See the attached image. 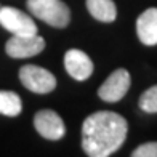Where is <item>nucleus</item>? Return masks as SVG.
I'll list each match as a JSON object with an SVG mask.
<instances>
[{
  "mask_svg": "<svg viewBox=\"0 0 157 157\" xmlns=\"http://www.w3.org/2000/svg\"><path fill=\"white\" fill-rule=\"evenodd\" d=\"M128 124L117 112L98 111L83 120L82 149L90 157H108L120 149L127 138Z\"/></svg>",
  "mask_w": 157,
  "mask_h": 157,
  "instance_id": "nucleus-1",
  "label": "nucleus"
},
{
  "mask_svg": "<svg viewBox=\"0 0 157 157\" xmlns=\"http://www.w3.org/2000/svg\"><path fill=\"white\" fill-rule=\"evenodd\" d=\"M27 10L40 21L63 29L71 21V10L63 0H27Z\"/></svg>",
  "mask_w": 157,
  "mask_h": 157,
  "instance_id": "nucleus-2",
  "label": "nucleus"
},
{
  "mask_svg": "<svg viewBox=\"0 0 157 157\" xmlns=\"http://www.w3.org/2000/svg\"><path fill=\"white\" fill-rule=\"evenodd\" d=\"M19 80L27 90L39 95L50 93L56 88L55 75L50 71L34 64H26L19 69Z\"/></svg>",
  "mask_w": 157,
  "mask_h": 157,
  "instance_id": "nucleus-3",
  "label": "nucleus"
},
{
  "mask_svg": "<svg viewBox=\"0 0 157 157\" xmlns=\"http://www.w3.org/2000/svg\"><path fill=\"white\" fill-rule=\"evenodd\" d=\"M0 26L13 35L37 34V24L34 23V19L13 6H0Z\"/></svg>",
  "mask_w": 157,
  "mask_h": 157,
  "instance_id": "nucleus-4",
  "label": "nucleus"
},
{
  "mask_svg": "<svg viewBox=\"0 0 157 157\" xmlns=\"http://www.w3.org/2000/svg\"><path fill=\"white\" fill-rule=\"evenodd\" d=\"M130 83L132 77L128 74V71L124 67L116 69L98 88V96L106 103H117L127 95Z\"/></svg>",
  "mask_w": 157,
  "mask_h": 157,
  "instance_id": "nucleus-5",
  "label": "nucleus"
},
{
  "mask_svg": "<svg viewBox=\"0 0 157 157\" xmlns=\"http://www.w3.org/2000/svg\"><path fill=\"white\" fill-rule=\"evenodd\" d=\"M45 40L40 35H13V37L5 44V52L10 58L23 59V58H32L44 52Z\"/></svg>",
  "mask_w": 157,
  "mask_h": 157,
  "instance_id": "nucleus-6",
  "label": "nucleus"
},
{
  "mask_svg": "<svg viewBox=\"0 0 157 157\" xmlns=\"http://www.w3.org/2000/svg\"><path fill=\"white\" fill-rule=\"evenodd\" d=\"M34 127L45 140L58 141L66 135V125L63 119L52 109H42L34 116Z\"/></svg>",
  "mask_w": 157,
  "mask_h": 157,
  "instance_id": "nucleus-7",
  "label": "nucleus"
},
{
  "mask_svg": "<svg viewBox=\"0 0 157 157\" xmlns=\"http://www.w3.org/2000/svg\"><path fill=\"white\" fill-rule=\"evenodd\" d=\"M64 67H66L67 74L78 82L87 80L93 72V63H91L90 56L77 48L66 52V55H64Z\"/></svg>",
  "mask_w": 157,
  "mask_h": 157,
  "instance_id": "nucleus-8",
  "label": "nucleus"
},
{
  "mask_svg": "<svg viewBox=\"0 0 157 157\" xmlns=\"http://www.w3.org/2000/svg\"><path fill=\"white\" fill-rule=\"evenodd\" d=\"M136 34L143 45H157V8H147L136 19Z\"/></svg>",
  "mask_w": 157,
  "mask_h": 157,
  "instance_id": "nucleus-9",
  "label": "nucleus"
},
{
  "mask_svg": "<svg viewBox=\"0 0 157 157\" xmlns=\"http://www.w3.org/2000/svg\"><path fill=\"white\" fill-rule=\"evenodd\" d=\"M87 10L99 23H112L117 18V6L112 0H87Z\"/></svg>",
  "mask_w": 157,
  "mask_h": 157,
  "instance_id": "nucleus-10",
  "label": "nucleus"
},
{
  "mask_svg": "<svg viewBox=\"0 0 157 157\" xmlns=\"http://www.w3.org/2000/svg\"><path fill=\"white\" fill-rule=\"evenodd\" d=\"M23 111L21 98L15 91H5L0 90V114L8 117H16Z\"/></svg>",
  "mask_w": 157,
  "mask_h": 157,
  "instance_id": "nucleus-11",
  "label": "nucleus"
},
{
  "mask_svg": "<svg viewBox=\"0 0 157 157\" xmlns=\"http://www.w3.org/2000/svg\"><path fill=\"white\" fill-rule=\"evenodd\" d=\"M138 106L141 111L147 114H157V85H152L144 93H141L138 99Z\"/></svg>",
  "mask_w": 157,
  "mask_h": 157,
  "instance_id": "nucleus-12",
  "label": "nucleus"
},
{
  "mask_svg": "<svg viewBox=\"0 0 157 157\" xmlns=\"http://www.w3.org/2000/svg\"><path fill=\"white\" fill-rule=\"evenodd\" d=\"M133 157H157V141L144 143L132 152Z\"/></svg>",
  "mask_w": 157,
  "mask_h": 157,
  "instance_id": "nucleus-13",
  "label": "nucleus"
}]
</instances>
